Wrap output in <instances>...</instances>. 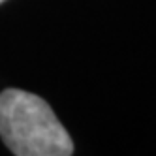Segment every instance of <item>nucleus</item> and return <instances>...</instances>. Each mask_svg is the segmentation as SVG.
<instances>
[{"label": "nucleus", "instance_id": "nucleus-1", "mask_svg": "<svg viewBox=\"0 0 156 156\" xmlns=\"http://www.w3.org/2000/svg\"><path fill=\"white\" fill-rule=\"evenodd\" d=\"M0 137L15 156L73 154V141L51 105L21 88L0 92Z\"/></svg>", "mask_w": 156, "mask_h": 156}, {"label": "nucleus", "instance_id": "nucleus-2", "mask_svg": "<svg viewBox=\"0 0 156 156\" xmlns=\"http://www.w3.org/2000/svg\"><path fill=\"white\" fill-rule=\"evenodd\" d=\"M2 2H6V0H0V4H2Z\"/></svg>", "mask_w": 156, "mask_h": 156}]
</instances>
